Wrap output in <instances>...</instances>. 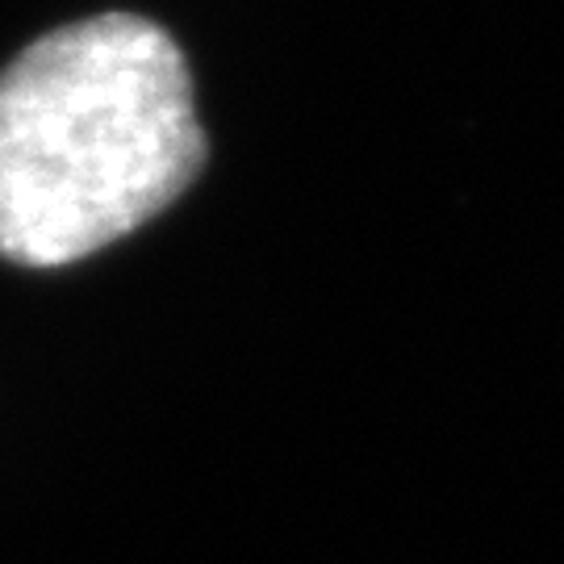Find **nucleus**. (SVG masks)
I'll return each mask as SVG.
<instances>
[{"label": "nucleus", "instance_id": "1", "mask_svg": "<svg viewBox=\"0 0 564 564\" xmlns=\"http://www.w3.org/2000/svg\"><path fill=\"white\" fill-rule=\"evenodd\" d=\"M209 163L172 30L105 9L0 67V260L55 272L155 223Z\"/></svg>", "mask_w": 564, "mask_h": 564}]
</instances>
